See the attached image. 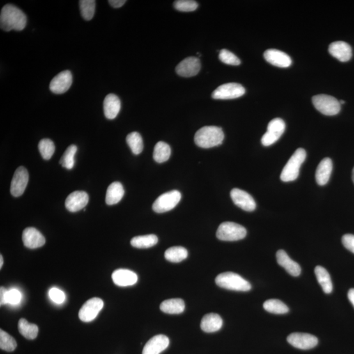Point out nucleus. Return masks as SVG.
<instances>
[{
    "instance_id": "4468645a",
    "label": "nucleus",
    "mask_w": 354,
    "mask_h": 354,
    "mask_svg": "<svg viewBox=\"0 0 354 354\" xmlns=\"http://www.w3.org/2000/svg\"><path fill=\"white\" fill-rule=\"evenodd\" d=\"M72 84V73L69 70H64L56 77L50 83L49 89L55 94H63L70 89Z\"/></svg>"
},
{
    "instance_id": "4be33fe9",
    "label": "nucleus",
    "mask_w": 354,
    "mask_h": 354,
    "mask_svg": "<svg viewBox=\"0 0 354 354\" xmlns=\"http://www.w3.org/2000/svg\"><path fill=\"white\" fill-rule=\"evenodd\" d=\"M276 259L277 263L286 269L289 274L294 277H297L300 274L301 268L299 264L293 261L285 250H278L276 254Z\"/></svg>"
},
{
    "instance_id": "cd10ccee",
    "label": "nucleus",
    "mask_w": 354,
    "mask_h": 354,
    "mask_svg": "<svg viewBox=\"0 0 354 354\" xmlns=\"http://www.w3.org/2000/svg\"><path fill=\"white\" fill-rule=\"evenodd\" d=\"M315 274L319 285L322 287L324 293L330 294L333 291V284L330 273L325 268L321 266H317L315 268Z\"/></svg>"
},
{
    "instance_id": "20e7f679",
    "label": "nucleus",
    "mask_w": 354,
    "mask_h": 354,
    "mask_svg": "<svg viewBox=\"0 0 354 354\" xmlns=\"http://www.w3.org/2000/svg\"><path fill=\"white\" fill-rule=\"evenodd\" d=\"M307 158V153L303 148H298L295 151L290 159L283 169L280 179L283 182L295 181L299 175L301 165Z\"/></svg>"
},
{
    "instance_id": "2eb2a0df",
    "label": "nucleus",
    "mask_w": 354,
    "mask_h": 354,
    "mask_svg": "<svg viewBox=\"0 0 354 354\" xmlns=\"http://www.w3.org/2000/svg\"><path fill=\"white\" fill-rule=\"evenodd\" d=\"M201 69L200 60L197 57H188L176 66V72L182 77L189 78L195 77Z\"/></svg>"
},
{
    "instance_id": "9d476101",
    "label": "nucleus",
    "mask_w": 354,
    "mask_h": 354,
    "mask_svg": "<svg viewBox=\"0 0 354 354\" xmlns=\"http://www.w3.org/2000/svg\"><path fill=\"white\" fill-rule=\"evenodd\" d=\"M104 307V302L99 298H92L87 301L79 312L80 320L84 322H90L98 316Z\"/></svg>"
},
{
    "instance_id": "f3484780",
    "label": "nucleus",
    "mask_w": 354,
    "mask_h": 354,
    "mask_svg": "<svg viewBox=\"0 0 354 354\" xmlns=\"http://www.w3.org/2000/svg\"><path fill=\"white\" fill-rule=\"evenodd\" d=\"M22 241L27 248L37 249L45 244V239L35 227H29L23 231Z\"/></svg>"
},
{
    "instance_id": "ddd939ff",
    "label": "nucleus",
    "mask_w": 354,
    "mask_h": 354,
    "mask_svg": "<svg viewBox=\"0 0 354 354\" xmlns=\"http://www.w3.org/2000/svg\"><path fill=\"white\" fill-rule=\"evenodd\" d=\"M231 196L234 204L248 212H251L256 209V202L254 197L244 190L234 188L231 191Z\"/></svg>"
},
{
    "instance_id": "8fccbe9b",
    "label": "nucleus",
    "mask_w": 354,
    "mask_h": 354,
    "mask_svg": "<svg viewBox=\"0 0 354 354\" xmlns=\"http://www.w3.org/2000/svg\"><path fill=\"white\" fill-rule=\"evenodd\" d=\"M339 102H340V104H341V105H343V104H344V103H345V102H344V100H341V101H339Z\"/></svg>"
},
{
    "instance_id": "1a4fd4ad",
    "label": "nucleus",
    "mask_w": 354,
    "mask_h": 354,
    "mask_svg": "<svg viewBox=\"0 0 354 354\" xmlns=\"http://www.w3.org/2000/svg\"><path fill=\"white\" fill-rule=\"evenodd\" d=\"M286 130V123L282 119H273L268 123L267 132L262 137L261 142L264 146L272 145L276 142Z\"/></svg>"
},
{
    "instance_id": "ea45409f",
    "label": "nucleus",
    "mask_w": 354,
    "mask_h": 354,
    "mask_svg": "<svg viewBox=\"0 0 354 354\" xmlns=\"http://www.w3.org/2000/svg\"><path fill=\"white\" fill-rule=\"evenodd\" d=\"M218 58L224 64L238 66L241 64L240 59L236 55L227 49H222L219 53Z\"/></svg>"
},
{
    "instance_id": "c9c22d12",
    "label": "nucleus",
    "mask_w": 354,
    "mask_h": 354,
    "mask_svg": "<svg viewBox=\"0 0 354 354\" xmlns=\"http://www.w3.org/2000/svg\"><path fill=\"white\" fill-rule=\"evenodd\" d=\"M79 4L83 18L86 20H91L95 12L96 2L95 0H81L79 2Z\"/></svg>"
},
{
    "instance_id": "09e8293b",
    "label": "nucleus",
    "mask_w": 354,
    "mask_h": 354,
    "mask_svg": "<svg viewBox=\"0 0 354 354\" xmlns=\"http://www.w3.org/2000/svg\"><path fill=\"white\" fill-rule=\"evenodd\" d=\"M352 180H353V182L354 183V167H353V171H352Z\"/></svg>"
},
{
    "instance_id": "a19ab883",
    "label": "nucleus",
    "mask_w": 354,
    "mask_h": 354,
    "mask_svg": "<svg viewBox=\"0 0 354 354\" xmlns=\"http://www.w3.org/2000/svg\"><path fill=\"white\" fill-rule=\"evenodd\" d=\"M22 295L17 289H13L7 292L6 304L16 305L20 302Z\"/></svg>"
},
{
    "instance_id": "f704fd0d",
    "label": "nucleus",
    "mask_w": 354,
    "mask_h": 354,
    "mask_svg": "<svg viewBox=\"0 0 354 354\" xmlns=\"http://www.w3.org/2000/svg\"><path fill=\"white\" fill-rule=\"evenodd\" d=\"M78 148L74 144L69 146L66 151H64L61 160L60 164L64 168L72 169L75 164V155L77 153Z\"/></svg>"
},
{
    "instance_id": "2f4dec72",
    "label": "nucleus",
    "mask_w": 354,
    "mask_h": 354,
    "mask_svg": "<svg viewBox=\"0 0 354 354\" xmlns=\"http://www.w3.org/2000/svg\"><path fill=\"white\" fill-rule=\"evenodd\" d=\"M188 257V250L181 246L169 248L165 252V258L171 263H180Z\"/></svg>"
},
{
    "instance_id": "7c9ffc66",
    "label": "nucleus",
    "mask_w": 354,
    "mask_h": 354,
    "mask_svg": "<svg viewBox=\"0 0 354 354\" xmlns=\"http://www.w3.org/2000/svg\"><path fill=\"white\" fill-rule=\"evenodd\" d=\"M171 150L168 144L163 141L158 142L154 150L153 158L156 162L162 164L167 162L171 156Z\"/></svg>"
},
{
    "instance_id": "c03bdc74",
    "label": "nucleus",
    "mask_w": 354,
    "mask_h": 354,
    "mask_svg": "<svg viewBox=\"0 0 354 354\" xmlns=\"http://www.w3.org/2000/svg\"><path fill=\"white\" fill-rule=\"evenodd\" d=\"M125 0H109V3L114 8H119L125 4Z\"/></svg>"
},
{
    "instance_id": "423d86ee",
    "label": "nucleus",
    "mask_w": 354,
    "mask_h": 354,
    "mask_svg": "<svg viewBox=\"0 0 354 354\" xmlns=\"http://www.w3.org/2000/svg\"><path fill=\"white\" fill-rule=\"evenodd\" d=\"M312 103L317 110L325 116H335L341 111V104L332 96L318 95L313 96Z\"/></svg>"
},
{
    "instance_id": "7ed1b4c3",
    "label": "nucleus",
    "mask_w": 354,
    "mask_h": 354,
    "mask_svg": "<svg viewBox=\"0 0 354 354\" xmlns=\"http://www.w3.org/2000/svg\"><path fill=\"white\" fill-rule=\"evenodd\" d=\"M218 286L229 290L249 291L251 289L250 283L238 275V273L226 272L220 273L215 278Z\"/></svg>"
},
{
    "instance_id": "c756f323",
    "label": "nucleus",
    "mask_w": 354,
    "mask_h": 354,
    "mask_svg": "<svg viewBox=\"0 0 354 354\" xmlns=\"http://www.w3.org/2000/svg\"><path fill=\"white\" fill-rule=\"evenodd\" d=\"M18 328L20 334L29 340L35 339L38 334V327L35 324L29 323L24 318L18 321Z\"/></svg>"
},
{
    "instance_id": "f8f14e48",
    "label": "nucleus",
    "mask_w": 354,
    "mask_h": 354,
    "mask_svg": "<svg viewBox=\"0 0 354 354\" xmlns=\"http://www.w3.org/2000/svg\"><path fill=\"white\" fill-rule=\"evenodd\" d=\"M29 180V172L25 167L20 166L16 170L11 184V194L14 197H19L26 189Z\"/></svg>"
},
{
    "instance_id": "a211bd4d",
    "label": "nucleus",
    "mask_w": 354,
    "mask_h": 354,
    "mask_svg": "<svg viewBox=\"0 0 354 354\" xmlns=\"http://www.w3.org/2000/svg\"><path fill=\"white\" fill-rule=\"evenodd\" d=\"M264 57L268 63L280 68H287L291 66L292 60L286 53L282 50L270 49L266 50Z\"/></svg>"
},
{
    "instance_id": "79ce46f5",
    "label": "nucleus",
    "mask_w": 354,
    "mask_h": 354,
    "mask_svg": "<svg viewBox=\"0 0 354 354\" xmlns=\"http://www.w3.org/2000/svg\"><path fill=\"white\" fill-rule=\"evenodd\" d=\"M49 296L50 299L57 304H62L65 300L66 296L64 292L56 287L50 289Z\"/></svg>"
},
{
    "instance_id": "58836bf2",
    "label": "nucleus",
    "mask_w": 354,
    "mask_h": 354,
    "mask_svg": "<svg viewBox=\"0 0 354 354\" xmlns=\"http://www.w3.org/2000/svg\"><path fill=\"white\" fill-rule=\"evenodd\" d=\"M174 8L183 12H191L196 10L198 4L193 0H177L174 2Z\"/></svg>"
},
{
    "instance_id": "49530a36",
    "label": "nucleus",
    "mask_w": 354,
    "mask_h": 354,
    "mask_svg": "<svg viewBox=\"0 0 354 354\" xmlns=\"http://www.w3.org/2000/svg\"><path fill=\"white\" fill-rule=\"evenodd\" d=\"M348 297L349 300L350 301V302L351 304H352L354 307V289H350V291H348Z\"/></svg>"
},
{
    "instance_id": "37998d69",
    "label": "nucleus",
    "mask_w": 354,
    "mask_h": 354,
    "mask_svg": "<svg viewBox=\"0 0 354 354\" xmlns=\"http://www.w3.org/2000/svg\"><path fill=\"white\" fill-rule=\"evenodd\" d=\"M342 242L347 249L354 254V235L353 234H348L344 235L342 238Z\"/></svg>"
},
{
    "instance_id": "a18cd8bd",
    "label": "nucleus",
    "mask_w": 354,
    "mask_h": 354,
    "mask_svg": "<svg viewBox=\"0 0 354 354\" xmlns=\"http://www.w3.org/2000/svg\"><path fill=\"white\" fill-rule=\"evenodd\" d=\"M8 290L5 289V287H1L0 289V304L1 306L6 305V295Z\"/></svg>"
},
{
    "instance_id": "a878e982",
    "label": "nucleus",
    "mask_w": 354,
    "mask_h": 354,
    "mask_svg": "<svg viewBox=\"0 0 354 354\" xmlns=\"http://www.w3.org/2000/svg\"><path fill=\"white\" fill-rule=\"evenodd\" d=\"M125 191L119 182H114L108 188L106 195V203L109 206L118 204L123 198Z\"/></svg>"
},
{
    "instance_id": "39448f33",
    "label": "nucleus",
    "mask_w": 354,
    "mask_h": 354,
    "mask_svg": "<svg viewBox=\"0 0 354 354\" xmlns=\"http://www.w3.org/2000/svg\"><path fill=\"white\" fill-rule=\"evenodd\" d=\"M246 235L247 231L244 227L232 222L222 223L217 231V238L222 241H238L242 240Z\"/></svg>"
},
{
    "instance_id": "393cba45",
    "label": "nucleus",
    "mask_w": 354,
    "mask_h": 354,
    "mask_svg": "<svg viewBox=\"0 0 354 354\" xmlns=\"http://www.w3.org/2000/svg\"><path fill=\"white\" fill-rule=\"evenodd\" d=\"M223 324L222 319L219 315L215 313L206 314L202 318L201 328L206 333L218 332L221 328Z\"/></svg>"
},
{
    "instance_id": "aec40b11",
    "label": "nucleus",
    "mask_w": 354,
    "mask_h": 354,
    "mask_svg": "<svg viewBox=\"0 0 354 354\" xmlns=\"http://www.w3.org/2000/svg\"><path fill=\"white\" fill-rule=\"evenodd\" d=\"M328 52L333 57L341 62L350 61L352 57V50L348 43L344 41H335L331 43L328 47Z\"/></svg>"
},
{
    "instance_id": "6e6552de",
    "label": "nucleus",
    "mask_w": 354,
    "mask_h": 354,
    "mask_svg": "<svg viewBox=\"0 0 354 354\" xmlns=\"http://www.w3.org/2000/svg\"><path fill=\"white\" fill-rule=\"evenodd\" d=\"M245 93L244 87L237 83H227L218 87L213 92L214 99L227 100L240 97Z\"/></svg>"
},
{
    "instance_id": "4c0bfd02",
    "label": "nucleus",
    "mask_w": 354,
    "mask_h": 354,
    "mask_svg": "<svg viewBox=\"0 0 354 354\" xmlns=\"http://www.w3.org/2000/svg\"><path fill=\"white\" fill-rule=\"evenodd\" d=\"M17 344L15 339L1 330L0 331V348L6 351H13L17 348Z\"/></svg>"
},
{
    "instance_id": "0eeeda50",
    "label": "nucleus",
    "mask_w": 354,
    "mask_h": 354,
    "mask_svg": "<svg viewBox=\"0 0 354 354\" xmlns=\"http://www.w3.org/2000/svg\"><path fill=\"white\" fill-rule=\"evenodd\" d=\"M181 199V194L177 190H172L164 193L156 200L153 206L156 213L167 212L175 208Z\"/></svg>"
},
{
    "instance_id": "f257e3e1",
    "label": "nucleus",
    "mask_w": 354,
    "mask_h": 354,
    "mask_svg": "<svg viewBox=\"0 0 354 354\" xmlns=\"http://www.w3.org/2000/svg\"><path fill=\"white\" fill-rule=\"evenodd\" d=\"M27 17L24 13L12 4H7L0 14V27L3 31H21L26 27Z\"/></svg>"
},
{
    "instance_id": "412c9836",
    "label": "nucleus",
    "mask_w": 354,
    "mask_h": 354,
    "mask_svg": "<svg viewBox=\"0 0 354 354\" xmlns=\"http://www.w3.org/2000/svg\"><path fill=\"white\" fill-rule=\"evenodd\" d=\"M112 278L114 284L119 287L132 286L136 284L138 281L136 273L127 269H118L114 271Z\"/></svg>"
},
{
    "instance_id": "bb28decb",
    "label": "nucleus",
    "mask_w": 354,
    "mask_h": 354,
    "mask_svg": "<svg viewBox=\"0 0 354 354\" xmlns=\"http://www.w3.org/2000/svg\"><path fill=\"white\" fill-rule=\"evenodd\" d=\"M185 309V303L181 298H171L164 301L160 305V310L164 313L179 314Z\"/></svg>"
},
{
    "instance_id": "de8ad7c7",
    "label": "nucleus",
    "mask_w": 354,
    "mask_h": 354,
    "mask_svg": "<svg viewBox=\"0 0 354 354\" xmlns=\"http://www.w3.org/2000/svg\"><path fill=\"white\" fill-rule=\"evenodd\" d=\"M4 264V259H3V257H2V255H0V268H2V266H3Z\"/></svg>"
},
{
    "instance_id": "c85d7f7f",
    "label": "nucleus",
    "mask_w": 354,
    "mask_h": 354,
    "mask_svg": "<svg viewBox=\"0 0 354 354\" xmlns=\"http://www.w3.org/2000/svg\"><path fill=\"white\" fill-rule=\"evenodd\" d=\"M158 242V237L155 234L135 237L131 240V245L138 249H147L153 247Z\"/></svg>"
},
{
    "instance_id": "5701e85b",
    "label": "nucleus",
    "mask_w": 354,
    "mask_h": 354,
    "mask_svg": "<svg viewBox=\"0 0 354 354\" xmlns=\"http://www.w3.org/2000/svg\"><path fill=\"white\" fill-rule=\"evenodd\" d=\"M104 113L106 118L113 119L118 116L121 109V102L118 96L109 94L104 100Z\"/></svg>"
},
{
    "instance_id": "dca6fc26",
    "label": "nucleus",
    "mask_w": 354,
    "mask_h": 354,
    "mask_svg": "<svg viewBox=\"0 0 354 354\" xmlns=\"http://www.w3.org/2000/svg\"><path fill=\"white\" fill-rule=\"evenodd\" d=\"M89 202V195L84 191H75L68 195L65 207L70 212H78L85 208Z\"/></svg>"
},
{
    "instance_id": "9b49d317",
    "label": "nucleus",
    "mask_w": 354,
    "mask_h": 354,
    "mask_svg": "<svg viewBox=\"0 0 354 354\" xmlns=\"http://www.w3.org/2000/svg\"><path fill=\"white\" fill-rule=\"evenodd\" d=\"M287 340L291 346L300 350H310L318 344V338L308 333H292L287 337Z\"/></svg>"
},
{
    "instance_id": "6ab92c4d",
    "label": "nucleus",
    "mask_w": 354,
    "mask_h": 354,
    "mask_svg": "<svg viewBox=\"0 0 354 354\" xmlns=\"http://www.w3.org/2000/svg\"><path fill=\"white\" fill-rule=\"evenodd\" d=\"M169 345V339L164 335H158L149 340L144 346L142 354H160Z\"/></svg>"
},
{
    "instance_id": "473e14b6",
    "label": "nucleus",
    "mask_w": 354,
    "mask_h": 354,
    "mask_svg": "<svg viewBox=\"0 0 354 354\" xmlns=\"http://www.w3.org/2000/svg\"><path fill=\"white\" fill-rule=\"evenodd\" d=\"M126 141L135 155H139L143 150L144 144L141 135L137 132L130 133L126 138Z\"/></svg>"
},
{
    "instance_id": "72a5a7b5",
    "label": "nucleus",
    "mask_w": 354,
    "mask_h": 354,
    "mask_svg": "<svg viewBox=\"0 0 354 354\" xmlns=\"http://www.w3.org/2000/svg\"><path fill=\"white\" fill-rule=\"evenodd\" d=\"M264 310L275 314H285L289 312V308L281 300L270 299L266 300L263 304Z\"/></svg>"
},
{
    "instance_id": "f03ea898",
    "label": "nucleus",
    "mask_w": 354,
    "mask_h": 354,
    "mask_svg": "<svg viewBox=\"0 0 354 354\" xmlns=\"http://www.w3.org/2000/svg\"><path fill=\"white\" fill-rule=\"evenodd\" d=\"M224 132L217 126H206L195 133L194 141L200 148H210L220 145L224 141Z\"/></svg>"
},
{
    "instance_id": "b1692460",
    "label": "nucleus",
    "mask_w": 354,
    "mask_h": 354,
    "mask_svg": "<svg viewBox=\"0 0 354 354\" xmlns=\"http://www.w3.org/2000/svg\"><path fill=\"white\" fill-rule=\"evenodd\" d=\"M333 170V162L330 158H326L321 161L316 170V179L319 185L324 186L330 180Z\"/></svg>"
},
{
    "instance_id": "e433bc0d",
    "label": "nucleus",
    "mask_w": 354,
    "mask_h": 354,
    "mask_svg": "<svg viewBox=\"0 0 354 354\" xmlns=\"http://www.w3.org/2000/svg\"><path fill=\"white\" fill-rule=\"evenodd\" d=\"M38 148L41 156L45 160H50L55 151L54 142L49 139L41 140L39 142Z\"/></svg>"
}]
</instances>
